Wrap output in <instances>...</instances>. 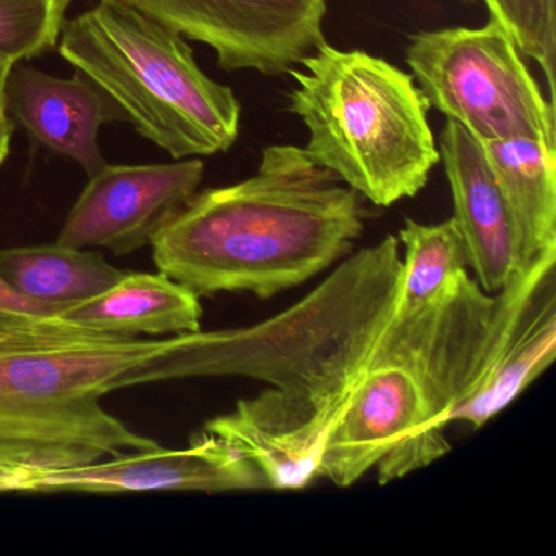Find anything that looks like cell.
<instances>
[{"mask_svg": "<svg viewBox=\"0 0 556 556\" xmlns=\"http://www.w3.org/2000/svg\"><path fill=\"white\" fill-rule=\"evenodd\" d=\"M348 396L321 403L269 387L255 399L240 400L229 415L211 419L204 431L245 455L269 490H304L320 478L328 435Z\"/></svg>", "mask_w": 556, "mask_h": 556, "instance_id": "cell-12", "label": "cell"}, {"mask_svg": "<svg viewBox=\"0 0 556 556\" xmlns=\"http://www.w3.org/2000/svg\"><path fill=\"white\" fill-rule=\"evenodd\" d=\"M439 155L454 200V220L467 245L470 268L483 291L494 294L519 266L513 219L483 146L458 123L447 119Z\"/></svg>", "mask_w": 556, "mask_h": 556, "instance_id": "cell-13", "label": "cell"}, {"mask_svg": "<svg viewBox=\"0 0 556 556\" xmlns=\"http://www.w3.org/2000/svg\"><path fill=\"white\" fill-rule=\"evenodd\" d=\"M200 159L174 164L109 165L90 177L58 242L73 249H106L118 256L151 245L155 233L197 193Z\"/></svg>", "mask_w": 556, "mask_h": 556, "instance_id": "cell-10", "label": "cell"}, {"mask_svg": "<svg viewBox=\"0 0 556 556\" xmlns=\"http://www.w3.org/2000/svg\"><path fill=\"white\" fill-rule=\"evenodd\" d=\"M405 61L429 109L458 123L481 144L513 138L556 142L555 103L543 96L494 15L483 27L413 35Z\"/></svg>", "mask_w": 556, "mask_h": 556, "instance_id": "cell-5", "label": "cell"}, {"mask_svg": "<svg viewBox=\"0 0 556 556\" xmlns=\"http://www.w3.org/2000/svg\"><path fill=\"white\" fill-rule=\"evenodd\" d=\"M9 112L38 144L77 162L89 177L105 167L99 131L123 115L84 74L60 79L15 64L9 77Z\"/></svg>", "mask_w": 556, "mask_h": 556, "instance_id": "cell-14", "label": "cell"}, {"mask_svg": "<svg viewBox=\"0 0 556 556\" xmlns=\"http://www.w3.org/2000/svg\"><path fill=\"white\" fill-rule=\"evenodd\" d=\"M496 295L483 291L468 269L431 307L387 324L372 359H393L412 367L428 393L442 428L470 392L488 334L493 327Z\"/></svg>", "mask_w": 556, "mask_h": 556, "instance_id": "cell-8", "label": "cell"}, {"mask_svg": "<svg viewBox=\"0 0 556 556\" xmlns=\"http://www.w3.org/2000/svg\"><path fill=\"white\" fill-rule=\"evenodd\" d=\"M63 305L45 304L21 294L0 276V331H80L61 318Z\"/></svg>", "mask_w": 556, "mask_h": 556, "instance_id": "cell-22", "label": "cell"}, {"mask_svg": "<svg viewBox=\"0 0 556 556\" xmlns=\"http://www.w3.org/2000/svg\"><path fill=\"white\" fill-rule=\"evenodd\" d=\"M405 247L393 317H412L431 307L470 268L467 245L454 217L439 224L406 219L399 233Z\"/></svg>", "mask_w": 556, "mask_h": 556, "instance_id": "cell-18", "label": "cell"}, {"mask_svg": "<svg viewBox=\"0 0 556 556\" xmlns=\"http://www.w3.org/2000/svg\"><path fill=\"white\" fill-rule=\"evenodd\" d=\"M71 0H0V56L14 63L56 47Z\"/></svg>", "mask_w": 556, "mask_h": 556, "instance_id": "cell-19", "label": "cell"}, {"mask_svg": "<svg viewBox=\"0 0 556 556\" xmlns=\"http://www.w3.org/2000/svg\"><path fill=\"white\" fill-rule=\"evenodd\" d=\"M172 337L0 331V441L90 448L103 457L155 447L100 399L157 382Z\"/></svg>", "mask_w": 556, "mask_h": 556, "instance_id": "cell-4", "label": "cell"}, {"mask_svg": "<svg viewBox=\"0 0 556 556\" xmlns=\"http://www.w3.org/2000/svg\"><path fill=\"white\" fill-rule=\"evenodd\" d=\"M448 451L418 374L400 361L370 359L328 435L320 478L348 488L377 468L387 484Z\"/></svg>", "mask_w": 556, "mask_h": 556, "instance_id": "cell-6", "label": "cell"}, {"mask_svg": "<svg viewBox=\"0 0 556 556\" xmlns=\"http://www.w3.org/2000/svg\"><path fill=\"white\" fill-rule=\"evenodd\" d=\"M488 14L506 27L523 56L543 71L555 103L556 0H483Z\"/></svg>", "mask_w": 556, "mask_h": 556, "instance_id": "cell-20", "label": "cell"}, {"mask_svg": "<svg viewBox=\"0 0 556 556\" xmlns=\"http://www.w3.org/2000/svg\"><path fill=\"white\" fill-rule=\"evenodd\" d=\"M269 490L262 471L232 444L213 432L193 435L185 448L155 445L125 452L105 462L48 471L31 491L144 493V491Z\"/></svg>", "mask_w": 556, "mask_h": 556, "instance_id": "cell-11", "label": "cell"}, {"mask_svg": "<svg viewBox=\"0 0 556 556\" xmlns=\"http://www.w3.org/2000/svg\"><path fill=\"white\" fill-rule=\"evenodd\" d=\"M14 61L0 56V165L4 164L11 148L12 126L9 112V77L15 67Z\"/></svg>", "mask_w": 556, "mask_h": 556, "instance_id": "cell-23", "label": "cell"}, {"mask_svg": "<svg viewBox=\"0 0 556 556\" xmlns=\"http://www.w3.org/2000/svg\"><path fill=\"white\" fill-rule=\"evenodd\" d=\"M102 457L90 448L0 441V493L31 491L35 481L48 471L90 464Z\"/></svg>", "mask_w": 556, "mask_h": 556, "instance_id": "cell-21", "label": "cell"}, {"mask_svg": "<svg viewBox=\"0 0 556 556\" xmlns=\"http://www.w3.org/2000/svg\"><path fill=\"white\" fill-rule=\"evenodd\" d=\"M60 54L92 80L139 135L177 159L227 152L242 106L201 71L177 31L125 4L100 0L64 22Z\"/></svg>", "mask_w": 556, "mask_h": 556, "instance_id": "cell-3", "label": "cell"}, {"mask_svg": "<svg viewBox=\"0 0 556 556\" xmlns=\"http://www.w3.org/2000/svg\"><path fill=\"white\" fill-rule=\"evenodd\" d=\"M125 275L89 249L54 243L0 250V276L21 294L45 304L70 307L102 294Z\"/></svg>", "mask_w": 556, "mask_h": 556, "instance_id": "cell-17", "label": "cell"}, {"mask_svg": "<svg viewBox=\"0 0 556 556\" xmlns=\"http://www.w3.org/2000/svg\"><path fill=\"white\" fill-rule=\"evenodd\" d=\"M289 71V112L308 132L305 154L363 200L390 207L416 197L441 162L429 105L405 71L327 41Z\"/></svg>", "mask_w": 556, "mask_h": 556, "instance_id": "cell-2", "label": "cell"}, {"mask_svg": "<svg viewBox=\"0 0 556 556\" xmlns=\"http://www.w3.org/2000/svg\"><path fill=\"white\" fill-rule=\"evenodd\" d=\"M206 45L220 70L288 74L325 41L327 0H109Z\"/></svg>", "mask_w": 556, "mask_h": 556, "instance_id": "cell-7", "label": "cell"}, {"mask_svg": "<svg viewBox=\"0 0 556 556\" xmlns=\"http://www.w3.org/2000/svg\"><path fill=\"white\" fill-rule=\"evenodd\" d=\"M556 249L514 273L496 295L480 370L454 421L475 429L510 405L556 356Z\"/></svg>", "mask_w": 556, "mask_h": 556, "instance_id": "cell-9", "label": "cell"}, {"mask_svg": "<svg viewBox=\"0 0 556 556\" xmlns=\"http://www.w3.org/2000/svg\"><path fill=\"white\" fill-rule=\"evenodd\" d=\"M363 198L304 148L266 146L253 177L194 193L152 239L159 271L201 298L311 281L363 236Z\"/></svg>", "mask_w": 556, "mask_h": 556, "instance_id": "cell-1", "label": "cell"}, {"mask_svg": "<svg viewBox=\"0 0 556 556\" xmlns=\"http://www.w3.org/2000/svg\"><path fill=\"white\" fill-rule=\"evenodd\" d=\"M201 317L200 298L161 271L126 273L102 294L61 312L77 330L132 338L194 333L201 330Z\"/></svg>", "mask_w": 556, "mask_h": 556, "instance_id": "cell-15", "label": "cell"}, {"mask_svg": "<svg viewBox=\"0 0 556 556\" xmlns=\"http://www.w3.org/2000/svg\"><path fill=\"white\" fill-rule=\"evenodd\" d=\"M481 146L513 219L520 271L556 249V142L513 138Z\"/></svg>", "mask_w": 556, "mask_h": 556, "instance_id": "cell-16", "label": "cell"}]
</instances>
